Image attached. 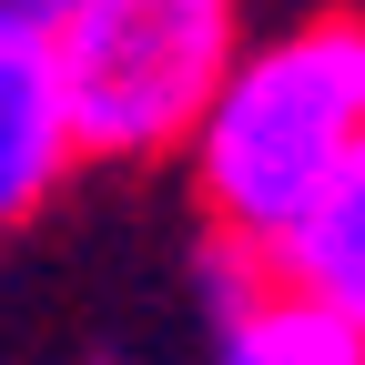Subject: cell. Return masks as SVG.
I'll return each mask as SVG.
<instances>
[{"label":"cell","instance_id":"obj_1","mask_svg":"<svg viewBox=\"0 0 365 365\" xmlns=\"http://www.w3.org/2000/svg\"><path fill=\"white\" fill-rule=\"evenodd\" d=\"M355 143H365V11H325L274 41H234L203 122L182 132V163L223 234L264 244Z\"/></svg>","mask_w":365,"mask_h":365},{"label":"cell","instance_id":"obj_2","mask_svg":"<svg viewBox=\"0 0 365 365\" xmlns=\"http://www.w3.org/2000/svg\"><path fill=\"white\" fill-rule=\"evenodd\" d=\"M234 0H61L51 11V61L71 102L81 163H153L182 153L203 122L223 61H234Z\"/></svg>","mask_w":365,"mask_h":365},{"label":"cell","instance_id":"obj_3","mask_svg":"<svg viewBox=\"0 0 365 365\" xmlns=\"http://www.w3.org/2000/svg\"><path fill=\"white\" fill-rule=\"evenodd\" d=\"M71 163H81V143H71L51 31H0V234L51 203Z\"/></svg>","mask_w":365,"mask_h":365},{"label":"cell","instance_id":"obj_4","mask_svg":"<svg viewBox=\"0 0 365 365\" xmlns=\"http://www.w3.org/2000/svg\"><path fill=\"white\" fill-rule=\"evenodd\" d=\"M264 264L284 274V284L325 294L335 314L365 325V143L294 203V223H274V234H264Z\"/></svg>","mask_w":365,"mask_h":365},{"label":"cell","instance_id":"obj_5","mask_svg":"<svg viewBox=\"0 0 365 365\" xmlns=\"http://www.w3.org/2000/svg\"><path fill=\"white\" fill-rule=\"evenodd\" d=\"M213 365H365V325L284 274H264L244 304L213 314Z\"/></svg>","mask_w":365,"mask_h":365},{"label":"cell","instance_id":"obj_6","mask_svg":"<svg viewBox=\"0 0 365 365\" xmlns=\"http://www.w3.org/2000/svg\"><path fill=\"white\" fill-rule=\"evenodd\" d=\"M61 0H0V31H51Z\"/></svg>","mask_w":365,"mask_h":365}]
</instances>
